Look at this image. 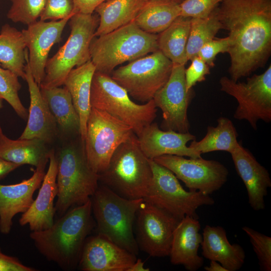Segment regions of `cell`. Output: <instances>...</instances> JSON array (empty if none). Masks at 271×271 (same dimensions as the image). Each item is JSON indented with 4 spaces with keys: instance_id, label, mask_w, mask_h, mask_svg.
<instances>
[{
    "instance_id": "cell-1",
    "label": "cell",
    "mask_w": 271,
    "mask_h": 271,
    "mask_svg": "<svg viewBox=\"0 0 271 271\" xmlns=\"http://www.w3.org/2000/svg\"><path fill=\"white\" fill-rule=\"evenodd\" d=\"M228 31L230 78L237 81L262 67L271 53V0H224L216 9Z\"/></svg>"
},
{
    "instance_id": "cell-37",
    "label": "cell",
    "mask_w": 271,
    "mask_h": 271,
    "mask_svg": "<svg viewBox=\"0 0 271 271\" xmlns=\"http://www.w3.org/2000/svg\"><path fill=\"white\" fill-rule=\"evenodd\" d=\"M224 0H183L180 3V16L204 18L209 16Z\"/></svg>"
},
{
    "instance_id": "cell-32",
    "label": "cell",
    "mask_w": 271,
    "mask_h": 271,
    "mask_svg": "<svg viewBox=\"0 0 271 271\" xmlns=\"http://www.w3.org/2000/svg\"><path fill=\"white\" fill-rule=\"evenodd\" d=\"M26 49L22 32L8 24L4 25L0 31V64L24 80Z\"/></svg>"
},
{
    "instance_id": "cell-10",
    "label": "cell",
    "mask_w": 271,
    "mask_h": 271,
    "mask_svg": "<svg viewBox=\"0 0 271 271\" xmlns=\"http://www.w3.org/2000/svg\"><path fill=\"white\" fill-rule=\"evenodd\" d=\"M173 66L158 50L114 70L110 76L129 96L144 103L153 99L166 83Z\"/></svg>"
},
{
    "instance_id": "cell-2",
    "label": "cell",
    "mask_w": 271,
    "mask_h": 271,
    "mask_svg": "<svg viewBox=\"0 0 271 271\" xmlns=\"http://www.w3.org/2000/svg\"><path fill=\"white\" fill-rule=\"evenodd\" d=\"M91 199L75 206L48 229L32 231L31 239L47 260L66 270L78 264L85 240L94 227Z\"/></svg>"
},
{
    "instance_id": "cell-28",
    "label": "cell",
    "mask_w": 271,
    "mask_h": 271,
    "mask_svg": "<svg viewBox=\"0 0 271 271\" xmlns=\"http://www.w3.org/2000/svg\"><path fill=\"white\" fill-rule=\"evenodd\" d=\"M40 89L58 127L65 134H80V118L68 89L65 86Z\"/></svg>"
},
{
    "instance_id": "cell-9",
    "label": "cell",
    "mask_w": 271,
    "mask_h": 271,
    "mask_svg": "<svg viewBox=\"0 0 271 271\" xmlns=\"http://www.w3.org/2000/svg\"><path fill=\"white\" fill-rule=\"evenodd\" d=\"M149 161L153 180L145 200L179 220L186 216L199 219V207L214 205L215 201L209 195L186 190L170 170L153 159H149Z\"/></svg>"
},
{
    "instance_id": "cell-12",
    "label": "cell",
    "mask_w": 271,
    "mask_h": 271,
    "mask_svg": "<svg viewBox=\"0 0 271 271\" xmlns=\"http://www.w3.org/2000/svg\"><path fill=\"white\" fill-rule=\"evenodd\" d=\"M221 91L233 97L238 105L233 114L237 120H245L255 130L260 120L271 121V65L262 73L238 82L227 76L219 80Z\"/></svg>"
},
{
    "instance_id": "cell-16",
    "label": "cell",
    "mask_w": 271,
    "mask_h": 271,
    "mask_svg": "<svg viewBox=\"0 0 271 271\" xmlns=\"http://www.w3.org/2000/svg\"><path fill=\"white\" fill-rule=\"evenodd\" d=\"M71 17L49 22L39 20L21 31L26 47V60L39 86L45 77L49 52L54 44L61 41L63 30Z\"/></svg>"
},
{
    "instance_id": "cell-3",
    "label": "cell",
    "mask_w": 271,
    "mask_h": 271,
    "mask_svg": "<svg viewBox=\"0 0 271 271\" xmlns=\"http://www.w3.org/2000/svg\"><path fill=\"white\" fill-rule=\"evenodd\" d=\"M99 180L123 197L145 198L152 182L153 172L134 133L116 149L106 169L99 175Z\"/></svg>"
},
{
    "instance_id": "cell-4",
    "label": "cell",
    "mask_w": 271,
    "mask_h": 271,
    "mask_svg": "<svg viewBox=\"0 0 271 271\" xmlns=\"http://www.w3.org/2000/svg\"><path fill=\"white\" fill-rule=\"evenodd\" d=\"M158 34L147 33L134 22L94 37L90 46L95 71L110 75L114 68L158 50Z\"/></svg>"
},
{
    "instance_id": "cell-11",
    "label": "cell",
    "mask_w": 271,
    "mask_h": 271,
    "mask_svg": "<svg viewBox=\"0 0 271 271\" xmlns=\"http://www.w3.org/2000/svg\"><path fill=\"white\" fill-rule=\"evenodd\" d=\"M134 133L131 128L108 113L91 107L83 142L88 165L98 175L107 167L116 149Z\"/></svg>"
},
{
    "instance_id": "cell-23",
    "label": "cell",
    "mask_w": 271,
    "mask_h": 271,
    "mask_svg": "<svg viewBox=\"0 0 271 271\" xmlns=\"http://www.w3.org/2000/svg\"><path fill=\"white\" fill-rule=\"evenodd\" d=\"M200 229L198 219L186 216L180 220L174 231L169 255L173 264L182 265L188 271L202 266L204 259L198 254L203 238Z\"/></svg>"
},
{
    "instance_id": "cell-47",
    "label": "cell",
    "mask_w": 271,
    "mask_h": 271,
    "mask_svg": "<svg viewBox=\"0 0 271 271\" xmlns=\"http://www.w3.org/2000/svg\"><path fill=\"white\" fill-rule=\"evenodd\" d=\"M180 3H181L183 0H176Z\"/></svg>"
},
{
    "instance_id": "cell-14",
    "label": "cell",
    "mask_w": 271,
    "mask_h": 271,
    "mask_svg": "<svg viewBox=\"0 0 271 271\" xmlns=\"http://www.w3.org/2000/svg\"><path fill=\"white\" fill-rule=\"evenodd\" d=\"M136 218L139 248L152 257L169 256L174 231L180 220L144 199Z\"/></svg>"
},
{
    "instance_id": "cell-7",
    "label": "cell",
    "mask_w": 271,
    "mask_h": 271,
    "mask_svg": "<svg viewBox=\"0 0 271 271\" xmlns=\"http://www.w3.org/2000/svg\"><path fill=\"white\" fill-rule=\"evenodd\" d=\"M70 33L65 44L47 61L40 88L63 85L74 68L91 60L90 46L99 23L97 15L76 13L68 21Z\"/></svg>"
},
{
    "instance_id": "cell-19",
    "label": "cell",
    "mask_w": 271,
    "mask_h": 271,
    "mask_svg": "<svg viewBox=\"0 0 271 271\" xmlns=\"http://www.w3.org/2000/svg\"><path fill=\"white\" fill-rule=\"evenodd\" d=\"M46 165L36 168L29 179L12 185L0 184V232H10L13 218L17 214L25 212L34 201L33 194L41 185Z\"/></svg>"
},
{
    "instance_id": "cell-31",
    "label": "cell",
    "mask_w": 271,
    "mask_h": 271,
    "mask_svg": "<svg viewBox=\"0 0 271 271\" xmlns=\"http://www.w3.org/2000/svg\"><path fill=\"white\" fill-rule=\"evenodd\" d=\"M191 18L179 16L165 30L158 34L160 50L173 63L185 65L186 46Z\"/></svg>"
},
{
    "instance_id": "cell-24",
    "label": "cell",
    "mask_w": 271,
    "mask_h": 271,
    "mask_svg": "<svg viewBox=\"0 0 271 271\" xmlns=\"http://www.w3.org/2000/svg\"><path fill=\"white\" fill-rule=\"evenodd\" d=\"M202 234L203 257L219 262L227 271H237L241 268L245 261V251L240 244L229 242L222 226L207 225Z\"/></svg>"
},
{
    "instance_id": "cell-26",
    "label": "cell",
    "mask_w": 271,
    "mask_h": 271,
    "mask_svg": "<svg viewBox=\"0 0 271 271\" xmlns=\"http://www.w3.org/2000/svg\"><path fill=\"white\" fill-rule=\"evenodd\" d=\"M46 144L38 139L12 140L3 132L0 122V158L19 166L30 165L36 168L46 165L50 151Z\"/></svg>"
},
{
    "instance_id": "cell-34",
    "label": "cell",
    "mask_w": 271,
    "mask_h": 271,
    "mask_svg": "<svg viewBox=\"0 0 271 271\" xmlns=\"http://www.w3.org/2000/svg\"><path fill=\"white\" fill-rule=\"evenodd\" d=\"M19 77L12 71L3 68L0 64V97L6 100L21 118H28V111L19 96L21 88Z\"/></svg>"
},
{
    "instance_id": "cell-29",
    "label": "cell",
    "mask_w": 271,
    "mask_h": 271,
    "mask_svg": "<svg viewBox=\"0 0 271 271\" xmlns=\"http://www.w3.org/2000/svg\"><path fill=\"white\" fill-rule=\"evenodd\" d=\"M180 3L176 0H147L134 22L147 33H160L180 16Z\"/></svg>"
},
{
    "instance_id": "cell-15",
    "label": "cell",
    "mask_w": 271,
    "mask_h": 271,
    "mask_svg": "<svg viewBox=\"0 0 271 271\" xmlns=\"http://www.w3.org/2000/svg\"><path fill=\"white\" fill-rule=\"evenodd\" d=\"M185 65L173 63L169 79L153 99L156 106L162 112V130L189 132L187 111L195 94L193 88L187 89Z\"/></svg>"
},
{
    "instance_id": "cell-17",
    "label": "cell",
    "mask_w": 271,
    "mask_h": 271,
    "mask_svg": "<svg viewBox=\"0 0 271 271\" xmlns=\"http://www.w3.org/2000/svg\"><path fill=\"white\" fill-rule=\"evenodd\" d=\"M137 259L136 255L97 233L86 238L78 265L84 271H127Z\"/></svg>"
},
{
    "instance_id": "cell-38",
    "label": "cell",
    "mask_w": 271,
    "mask_h": 271,
    "mask_svg": "<svg viewBox=\"0 0 271 271\" xmlns=\"http://www.w3.org/2000/svg\"><path fill=\"white\" fill-rule=\"evenodd\" d=\"M74 6L72 0H45L40 20L58 21L72 16Z\"/></svg>"
},
{
    "instance_id": "cell-27",
    "label": "cell",
    "mask_w": 271,
    "mask_h": 271,
    "mask_svg": "<svg viewBox=\"0 0 271 271\" xmlns=\"http://www.w3.org/2000/svg\"><path fill=\"white\" fill-rule=\"evenodd\" d=\"M147 0H108L95 11L99 23L94 34L98 37L134 22Z\"/></svg>"
},
{
    "instance_id": "cell-8",
    "label": "cell",
    "mask_w": 271,
    "mask_h": 271,
    "mask_svg": "<svg viewBox=\"0 0 271 271\" xmlns=\"http://www.w3.org/2000/svg\"><path fill=\"white\" fill-rule=\"evenodd\" d=\"M90 102L91 107L104 111L122 121L138 137L157 116L153 99L138 104L110 75L95 71L92 77Z\"/></svg>"
},
{
    "instance_id": "cell-21",
    "label": "cell",
    "mask_w": 271,
    "mask_h": 271,
    "mask_svg": "<svg viewBox=\"0 0 271 271\" xmlns=\"http://www.w3.org/2000/svg\"><path fill=\"white\" fill-rule=\"evenodd\" d=\"M230 155L236 173L246 187L249 205L255 211L263 210L264 198L271 187L269 172L241 142Z\"/></svg>"
},
{
    "instance_id": "cell-41",
    "label": "cell",
    "mask_w": 271,
    "mask_h": 271,
    "mask_svg": "<svg viewBox=\"0 0 271 271\" xmlns=\"http://www.w3.org/2000/svg\"><path fill=\"white\" fill-rule=\"evenodd\" d=\"M17 258L4 254L0 248V271H35Z\"/></svg>"
},
{
    "instance_id": "cell-6",
    "label": "cell",
    "mask_w": 271,
    "mask_h": 271,
    "mask_svg": "<svg viewBox=\"0 0 271 271\" xmlns=\"http://www.w3.org/2000/svg\"><path fill=\"white\" fill-rule=\"evenodd\" d=\"M56 156L58 164L56 213L62 216L71 208L89 201L98 187L99 175L89 167L84 144L68 145Z\"/></svg>"
},
{
    "instance_id": "cell-43",
    "label": "cell",
    "mask_w": 271,
    "mask_h": 271,
    "mask_svg": "<svg viewBox=\"0 0 271 271\" xmlns=\"http://www.w3.org/2000/svg\"><path fill=\"white\" fill-rule=\"evenodd\" d=\"M20 166L18 165L6 161L0 158V180Z\"/></svg>"
},
{
    "instance_id": "cell-25",
    "label": "cell",
    "mask_w": 271,
    "mask_h": 271,
    "mask_svg": "<svg viewBox=\"0 0 271 271\" xmlns=\"http://www.w3.org/2000/svg\"><path fill=\"white\" fill-rule=\"evenodd\" d=\"M95 68L91 60L73 68L65 79L64 86L69 91L80 122V136L84 142L87 123L91 106L90 102L91 82Z\"/></svg>"
},
{
    "instance_id": "cell-13",
    "label": "cell",
    "mask_w": 271,
    "mask_h": 271,
    "mask_svg": "<svg viewBox=\"0 0 271 271\" xmlns=\"http://www.w3.org/2000/svg\"><path fill=\"white\" fill-rule=\"evenodd\" d=\"M153 160L170 170L190 191L210 195L227 181L228 169L216 160L202 157L187 159L172 155L161 156Z\"/></svg>"
},
{
    "instance_id": "cell-36",
    "label": "cell",
    "mask_w": 271,
    "mask_h": 271,
    "mask_svg": "<svg viewBox=\"0 0 271 271\" xmlns=\"http://www.w3.org/2000/svg\"><path fill=\"white\" fill-rule=\"evenodd\" d=\"M242 229L248 235L261 271L271 270V237L249 227Z\"/></svg>"
},
{
    "instance_id": "cell-18",
    "label": "cell",
    "mask_w": 271,
    "mask_h": 271,
    "mask_svg": "<svg viewBox=\"0 0 271 271\" xmlns=\"http://www.w3.org/2000/svg\"><path fill=\"white\" fill-rule=\"evenodd\" d=\"M49 161L48 169L36 198L19 219L20 225H28L31 231L48 229L54 222V217L56 214L54 199L58 193L56 181L58 164L53 150L50 151Z\"/></svg>"
},
{
    "instance_id": "cell-44",
    "label": "cell",
    "mask_w": 271,
    "mask_h": 271,
    "mask_svg": "<svg viewBox=\"0 0 271 271\" xmlns=\"http://www.w3.org/2000/svg\"><path fill=\"white\" fill-rule=\"evenodd\" d=\"M144 262L141 259H137L127 271H149V268L145 267Z\"/></svg>"
},
{
    "instance_id": "cell-42",
    "label": "cell",
    "mask_w": 271,
    "mask_h": 271,
    "mask_svg": "<svg viewBox=\"0 0 271 271\" xmlns=\"http://www.w3.org/2000/svg\"><path fill=\"white\" fill-rule=\"evenodd\" d=\"M73 12L84 14H92L100 4L108 0H72Z\"/></svg>"
},
{
    "instance_id": "cell-45",
    "label": "cell",
    "mask_w": 271,
    "mask_h": 271,
    "mask_svg": "<svg viewBox=\"0 0 271 271\" xmlns=\"http://www.w3.org/2000/svg\"><path fill=\"white\" fill-rule=\"evenodd\" d=\"M206 271H227L219 262L210 260L209 265L204 267Z\"/></svg>"
},
{
    "instance_id": "cell-46",
    "label": "cell",
    "mask_w": 271,
    "mask_h": 271,
    "mask_svg": "<svg viewBox=\"0 0 271 271\" xmlns=\"http://www.w3.org/2000/svg\"><path fill=\"white\" fill-rule=\"evenodd\" d=\"M3 99H2L0 97V109L2 108L3 107Z\"/></svg>"
},
{
    "instance_id": "cell-5",
    "label": "cell",
    "mask_w": 271,
    "mask_h": 271,
    "mask_svg": "<svg viewBox=\"0 0 271 271\" xmlns=\"http://www.w3.org/2000/svg\"><path fill=\"white\" fill-rule=\"evenodd\" d=\"M143 199L124 198L104 185H98L91 198L97 233L137 255L139 248L133 226Z\"/></svg>"
},
{
    "instance_id": "cell-22",
    "label": "cell",
    "mask_w": 271,
    "mask_h": 271,
    "mask_svg": "<svg viewBox=\"0 0 271 271\" xmlns=\"http://www.w3.org/2000/svg\"><path fill=\"white\" fill-rule=\"evenodd\" d=\"M25 70V80L28 85L30 104L27 125L19 139H38L46 144H49L58 135L57 122L41 93L40 86L32 75L27 62Z\"/></svg>"
},
{
    "instance_id": "cell-35",
    "label": "cell",
    "mask_w": 271,
    "mask_h": 271,
    "mask_svg": "<svg viewBox=\"0 0 271 271\" xmlns=\"http://www.w3.org/2000/svg\"><path fill=\"white\" fill-rule=\"evenodd\" d=\"M12 6L7 17L14 23L27 26L38 21L44 9L45 0H9Z\"/></svg>"
},
{
    "instance_id": "cell-30",
    "label": "cell",
    "mask_w": 271,
    "mask_h": 271,
    "mask_svg": "<svg viewBox=\"0 0 271 271\" xmlns=\"http://www.w3.org/2000/svg\"><path fill=\"white\" fill-rule=\"evenodd\" d=\"M216 126H208L204 137L199 141L193 140L189 146L201 155L215 151H225L231 154L239 146L238 134L232 121L221 116Z\"/></svg>"
},
{
    "instance_id": "cell-20",
    "label": "cell",
    "mask_w": 271,
    "mask_h": 271,
    "mask_svg": "<svg viewBox=\"0 0 271 271\" xmlns=\"http://www.w3.org/2000/svg\"><path fill=\"white\" fill-rule=\"evenodd\" d=\"M137 137L142 151L150 159L165 155L201 157V155L187 146L189 142L196 140L195 136L189 132L164 130L160 128L157 123L153 122Z\"/></svg>"
},
{
    "instance_id": "cell-39",
    "label": "cell",
    "mask_w": 271,
    "mask_h": 271,
    "mask_svg": "<svg viewBox=\"0 0 271 271\" xmlns=\"http://www.w3.org/2000/svg\"><path fill=\"white\" fill-rule=\"evenodd\" d=\"M191 61L190 65L185 71L187 90L193 88L196 83L205 81L206 76L210 73V67L198 56Z\"/></svg>"
},
{
    "instance_id": "cell-40",
    "label": "cell",
    "mask_w": 271,
    "mask_h": 271,
    "mask_svg": "<svg viewBox=\"0 0 271 271\" xmlns=\"http://www.w3.org/2000/svg\"><path fill=\"white\" fill-rule=\"evenodd\" d=\"M228 39H213L205 44L199 50L197 56L202 59L211 68L214 66V60L219 53H227Z\"/></svg>"
},
{
    "instance_id": "cell-33",
    "label": "cell",
    "mask_w": 271,
    "mask_h": 271,
    "mask_svg": "<svg viewBox=\"0 0 271 271\" xmlns=\"http://www.w3.org/2000/svg\"><path fill=\"white\" fill-rule=\"evenodd\" d=\"M216 9L206 18H191L190 29L186 46L187 61L197 56L202 46L215 38L218 31L222 29Z\"/></svg>"
}]
</instances>
